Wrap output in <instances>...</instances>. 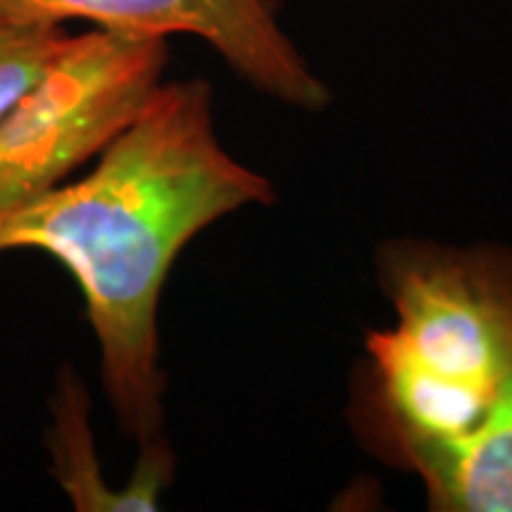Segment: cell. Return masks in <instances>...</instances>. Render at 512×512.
Instances as JSON below:
<instances>
[{
    "instance_id": "cell-1",
    "label": "cell",
    "mask_w": 512,
    "mask_h": 512,
    "mask_svg": "<svg viewBox=\"0 0 512 512\" xmlns=\"http://www.w3.org/2000/svg\"><path fill=\"white\" fill-rule=\"evenodd\" d=\"M275 202L273 183L223 147L204 79L162 81L81 181L0 211V254L36 249L72 273L100 351L102 392L138 446L164 434L159 302L202 230Z\"/></svg>"
},
{
    "instance_id": "cell-2",
    "label": "cell",
    "mask_w": 512,
    "mask_h": 512,
    "mask_svg": "<svg viewBox=\"0 0 512 512\" xmlns=\"http://www.w3.org/2000/svg\"><path fill=\"white\" fill-rule=\"evenodd\" d=\"M394 325L366 337L354 406L363 444L408 470L489 418L512 384V245L384 240Z\"/></svg>"
},
{
    "instance_id": "cell-3",
    "label": "cell",
    "mask_w": 512,
    "mask_h": 512,
    "mask_svg": "<svg viewBox=\"0 0 512 512\" xmlns=\"http://www.w3.org/2000/svg\"><path fill=\"white\" fill-rule=\"evenodd\" d=\"M166 38L72 34L0 119V211L67 183L143 112L164 81Z\"/></svg>"
},
{
    "instance_id": "cell-4",
    "label": "cell",
    "mask_w": 512,
    "mask_h": 512,
    "mask_svg": "<svg viewBox=\"0 0 512 512\" xmlns=\"http://www.w3.org/2000/svg\"><path fill=\"white\" fill-rule=\"evenodd\" d=\"M0 10L126 36H195L268 98L306 112L325 110L332 100L328 83L280 27L271 0H0Z\"/></svg>"
},
{
    "instance_id": "cell-5",
    "label": "cell",
    "mask_w": 512,
    "mask_h": 512,
    "mask_svg": "<svg viewBox=\"0 0 512 512\" xmlns=\"http://www.w3.org/2000/svg\"><path fill=\"white\" fill-rule=\"evenodd\" d=\"M46 446L50 472L79 512L159 510V498L174 482L176 456L162 437L138 446V463L124 489H112L100 472L91 430V396L81 375L62 368L50 396Z\"/></svg>"
},
{
    "instance_id": "cell-6",
    "label": "cell",
    "mask_w": 512,
    "mask_h": 512,
    "mask_svg": "<svg viewBox=\"0 0 512 512\" xmlns=\"http://www.w3.org/2000/svg\"><path fill=\"white\" fill-rule=\"evenodd\" d=\"M441 512H512V384L475 432L408 467Z\"/></svg>"
},
{
    "instance_id": "cell-7",
    "label": "cell",
    "mask_w": 512,
    "mask_h": 512,
    "mask_svg": "<svg viewBox=\"0 0 512 512\" xmlns=\"http://www.w3.org/2000/svg\"><path fill=\"white\" fill-rule=\"evenodd\" d=\"M69 36L67 24L19 19L0 10V119L46 74Z\"/></svg>"
}]
</instances>
